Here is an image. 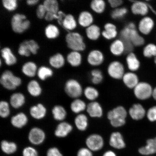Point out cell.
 Masks as SVG:
<instances>
[{
    "label": "cell",
    "mask_w": 156,
    "mask_h": 156,
    "mask_svg": "<svg viewBox=\"0 0 156 156\" xmlns=\"http://www.w3.org/2000/svg\"><path fill=\"white\" fill-rule=\"evenodd\" d=\"M128 112L124 106H118L109 111L107 118L113 127L119 128L126 123Z\"/></svg>",
    "instance_id": "cell-1"
},
{
    "label": "cell",
    "mask_w": 156,
    "mask_h": 156,
    "mask_svg": "<svg viewBox=\"0 0 156 156\" xmlns=\"http://www.w3.org/2000/svg\"><path fill=\"white\" fill-rule=\"evenodd\" d=\"M0 83L4 88L9 90H15L22 83L21 78L16 76L9 70H5L2 74Z\"/></svg>",
    "instance_id": "cell-2"
},
{
    "label": "cell",
    "mask_w": 156,
    "mask_h": 156,
    "mask_svg": "<svg viewBox=\"0 0 156 156\" xmlns=\"http://www.w3.org/2000/svg\"><path fill=\"white\" fill-rule=\"evenodd\" d=\"M66 41L68 47L73 51H83L86 48L83 37L77 32L68 33L66 36Z\"/></svg>",
    "instance_id": "cell-3"
},
{
    "label": "cell",
    "mask_w": 156,
    "mask_h": 156,
    "mask_svg": "<svg viewBox=\"0 0 156 156\" xmlns=\"http://www.w3.org/2000/svg\"><path fill=\"white\" fill-rule=\"evenodd\" d=\"M11 24L13 32L17 34H21L28 30L30 26V23L27 19L26 16L17 13L12 17Z\"/></svg>",
    "instance_id": "cell-4"
},
{
    "label": "cell",
    "mask_w": 156,
    "mask_h": 156,
    "mask_svg": "<svg viewBox=\"0 0 156 156\" xmlns=\"http://www.w3.org/2000/svg\"><path fill=\"white\" fill-rule=\"evenodd\" d=\"M64 91L68 96L74 99L79 98L83 91L81 83L75 79H70L66 82Z\"/></svg>",
    "instance_id": "cell-5"
},
{
    "label": "cell",
    "mask_w": 156,
    "mask_h": 156,
    "mask_svg": "<svg viewBox=\"0 0 156 156\" xmlns=\"http://www.w3.org/2000/svg\"><path fill=\"white\" fill-rule=\"evenodd\" d=\"M133 90L136 98L138 100L144 101L152 96L153 89L149 83L143 81L140 82Z\"/></svg>",
    "instance_id": "cell-6"
},
{
    "label": "cell",
    "mask_w": 156,
    "mask_h": 156,
    "mask_svg": "<svg viewBox=\"0 0 156 156\" xmlns=\"http://www.w3.org/2000/svg\"><path fill=\"white\" fill-rule=\"evenodd\" d=\"M39 48L38 44L35 40H26L20 44L18 52L21 56L29 57L31 54H36Z\"/></svg>",
    "instance_id": "cell-7"
},
{
    "label": "cell",
    "mask_w": 156,
    "mask_h": 156,
    "mask_svg": "<svg viewBox=\"0 0 156 156\" xmlns=\"http://www.w3.org/2000/svg\"><path fill=\"white\" fill-rule=\"evenodd\" d=\"M86 147L93 152L102 150L105 146V141L102 136L97 133L90 134L86 139Z\"/></svg>",
    "instance_id": "cell-8"
},
{
    "label": "cell",
    "mask_w": 156,
    "mask_h": 156,
    "mask_svg": "<svg viewBox=\"0 0 156 156\" xmlns=\"http://www.w3.org/2000/svg\"><path fill=\"white\" fill-rule=\"evenodd\" d=\"M46 134L44 130L38 127H34L29 131L28 139L33 145L38 146L43 144L46 140Z\"/></svg>",
    "instance_id": "cell-9"
},
{
    "label": "cell",
    "mask_w": 156,
    "mask_h": 156,
    "mask_svg": "<svg viewBox=\"0 0 156 156\" xmlns=\"http://www.w3.org/2000/svg\"><path fill=\"white\" fill-rule=\"evenodd\" d=\"M107 73L112 79L115 80L122 79L125 73L123 64L119 61H113L109 64L107 68Z\"/></svg>",
    "instance_id": "cell-10"
},
{
    "label": "cell",
    "mask_w": 156,
    "mask_h": 156,
    "mask_svg": "<svg viewBox=\"0 0 156 156\" xmlns=\"http://www.w3.org/2000/svg\"><path fill=\"white\" fill-rule=\"evenodd\" d=\"M129 31L130 41L134 47H140L145 44V40L138 33L133 23H130L126 25Z\"/></svg>",
    "instance_id": "cell-11"
},
{
    "label": "cell",
    "mask_w": 156,
    "mask_h": 156,
    "mask_svg": "<svg viewBox=\"0 0 156 156\" xmlns=\"http://www.w3.org/2000/svg\"><path fill=\"white\" fill-rule=\"evenodd\" d=\"M109 145L113 149L117 150H122L126 147V144L123 136L119 132L112 133L109 139Z\"/></svg>",
    "instance_id": "cell-12"
},
{
    "label": "cell",
    "mask_w": 156,
    "mask_h": 156,
    "mask_svg": "<svg viewBox=\"0 0 156 156\" xmlns=\"http://www.w3.org/2000/svg\"><path fill=\"white\" fill-rule=\"evenodd\" d=\"M155 26V22L151 17L145 16L140 21L138 30L142 34L148 35L151 32Z\"/></svg>",
    "instance_id": "cell-13"
},
{
    "label": "cell",
    "mask_w": 156,
    "mask_h": 156,
    "mask_svg": "<svg viewBox=\"0 0 156 156\" xmlns=\"http://www.w3.org/2000/svg\"><path fill=\"white\" fill-rule=\"evenodd\" d=\"M128 114L133 120L138 121L142 119L146 115L145 108L139 103L133 105L128 111Z\"/></svg>",
    "instance_id": "cell-14"
},
{
    "label": "cell",
    "mask_w": 156,
    "mask_h": 156,
    "mask_svg": "<svg viewBox=\"0 0 156 156\" xmlns=\"http://www.w3.org/2000/svg\"><path fill=\"white\" fill-rule=\"evenodd\" d=\"M73 127L69 123L62 122L56 126L54 131V135L58 138L67 137L73 131Z\"/></svg>",
    "instance_id": "cell-15"
},
{
    "label": "cell",
    "mask_w": 156,
    "mask_h": 156,
    "mask_svg": "<svg viewBox=\"0 0 156 156\" xmlns=\"http://www.w3.org/2000/svg\"><path fill=\"white\" fill-rule=\"evenodd\" d=\"M149 5L147 3L141 1L133 2L131 10L133 14L141 16H146L149 12Z\"/></svg>",
    "instance_id": "cell-16"
},
{
    "label": "cell",
    "mask_w": 156,
    "mask_h": 156,
    "mask_svg": "<svg viewBox=\"0 0 156 156\" xmlns=\"http://www.w3.org/2000/svg\"><path fill=\"white\" fill-rule=\"evenodd\" d=\"M87 112L92 118H100L103 115V110L100 103L96 101L90 102L87 105Z\"/></svg>",
    "instance_id": "cell-17"
},
{
    "label": "cell",
    "mask_w": 156,
    "mask_h": 156,
    "mask_svg": "<svg viewBox=\"0 0 156 156\" xmlns=\"http://www.w3.org/2000/svg\"><path fill=\"white\" fill-rule=\"evenodd\" d=\"M105 57L102 52L98 50H94L89 52L87 56L88 63L91 66L97 67L101 65L104 61Z\"/></svg>",
    "instance_id": "cell-18"
},
{
    "label": "cell",
    "mask_w": 156,
    "mask_h": 156,
    "mask_svg": "<svg viewBox=\"0 0 156 156\" xmlns=\"http://www.w3.org/2000/svg\"><path fill=\"white\" fill-rule=\"evenodd\" d=\"M29 113L33 118L37 120H40L45 117L47 113V110L44 105L39 103L30 107Z\"/></svg>",
    "instance_id": "cell-19"
},
{
    "label": "cell",
    "mask_w": 156,
    "mask_h": 156,
    "mask_svg": "<svg viewBox=\"0 0 156 156\" xmlns=\"http://www.w3.org/2000/svg\"><path fill=\"white\" fill-rule=\"evenodd\" d=\"M138 152L142 155H149L156 153V137L148 139L145 146L140 147Z\"/></svg>",
    "instance_id": "cell-20"
},
{
    "label": "cell",
    "mask_w": 156,
    "mask_h": 156,
    "mask_svg": "<svg viewBox=\"0 0 156 156\" xmlns=\"http://www.w3.org/2000/svg\"><path fill=\"white\" fill-rule=\"evenodd\" d=\"M122 80L124 85L129 89H133L140 82L137 75L132 72L125 73Z\"/></svg>",
    "instance_id": "cell-21"
},
{
    "label": "cell",
    "mask_w": 156,
    "mask_h": 156,
    "mask_svg": "<svg viewBox=\"0 0 156 156\" xmlns=\"http://www.w3.org/2000/svg\"><path fill=\"white\" fill-rule=\"evenodd\" d=\"M10 122L12 125L14 127L21 129L28 124V118L24 112H20L12 117Z\"/></svg>",
    "instance_id": "cell-22"
},
{
    "label": "cell",
    "mask_w": 156,
    "mask_h": 156,
    "mask_svg": "<svg viewBox=\"0 0 156 156\" xmlns=\"http://www.w3.org/2000/svg\"><path fill=\"white\" fill-rule=\"evenodd\" d=\"M26 102V98L22 93L16 92L13 94L10 98L9 104L15 109L22 107Z\"/></svg>",
    "instance_id": "cell-23"
},
{
    "label": "cell",
    "mask_w": 156,
    "mask_h": 156,
    "mask_svg": "<svg viewBox=\"0 0 156 156\" xmlns=\"http://www.w3.org/2000/svg\"><path fill=\"white\" fill-rule=\"evenodd\" d=\"M126 61L128 69L130 72L134 73L138 71L141 66L139 60L133 52L128 54L126 58Z\"/></svg>",
    "instance_id": "cell-24"
},
{
    "label": "cell",
    "mask_w": 156,
    "mask_h": 156,
    "mask_svg": "<svg viewBox=\"0 0 156 156\" xmlns=\"http://www.w3.org/2000/svg\"><path fill=\"white\" fill-rule=\"evenodd\" d=\"M120 39L124 43L125 47L126 52L128 54L133 52L134 46L130 41L129 31L126 26L121 31L120 34Z\"/></svg>",
    "instance_id": "cell-25"
},
{
    "label": "cell",
    "mask_w": 156,
    "mask_h": 156,
    "mask_svg": "<svg viewBox=\"0 0 156 156\" xmlns=\"http://www.w3.org/2000/svg\"><path fill=\"white\" fill-rule=\"evenodd\" d=\"M104 30L101 34L105 39L107 40H111L116 38L118 34L115 25L112 23H108L104 25Z\"/></svg>",
    "instance_id": "cell-26"
},
{
    "label": "cell",
    "mask_w": 156,
    "mask_h": 156,
    "mask_svg": "<svg viewBox=\"0 0 156 156\" xmlns=\"http://www.w3.org/2000/svg\"><path fill=\"white\" fill-rule=\"evenodd\" d=\"M76 128L81 132L86 130L89 126L88 118L87 115L81 113L77 115L74 119Z\"/></svg>",
    "instance_id": "cell-27"
},
{
    "label": "cell",
    "mask_w": 156,
    "mask_h": 156,
    "mask_svg": "<svg viewBox=\"0 0 156 156\" xmlns=\"http://www.w3.org/2000/svg\"><path fill=\"white\" fill-rule=\"evenodd\" d=\"M78 20L81 26L87 28L93 24L94 17L92 14L89 12L83 11L80 13Z\"/></svg>",
    "instance_id": "cell-28"
},
{
    "label": "cell",
    "mask_w": 156,
    "mask_h": 156,
    "mask_svg": "<svg viewBox=\"0 0 156 156\" xmlns=\"http://www.w3.org/2000/svg\"><path fill=\"white\" fill-rule=\"evenodd\" d=\"M110 51L113 55L119 56L126 52L125 47L124 43L120 39H117L111 44L110 47Z\"/></svg>",
    "instance_id": "cell-29"
},
{
    "label": "cell",
    "mask_w": 156,
    "mask_h": 156,
    "mask_svg": "<svg viewBox=\"0 0 156 156\" xmlns=\"http://www.w3.org/2000/svg\"><path fill=\"white\" fill-rule=\"evenodd\" d=\"M27 89L29 94L34 97L40 96L42 92L41 87L36 80H32L29 82L27 86Z\"/></svg>",
    "instance_id": "cell-30"
},
{
    "label": "cell",
    "mask_w": 156,
    "mask_h": 156,
    "mask_svg": "<svg viewBox=\"0 0 156 156\" xmlns=\"http://www.w3.org/2000/svg\"><path fill=\"white\" fill-rule=\"evenodd\" d=\"M1 147L2 151L8 155L13 154L18 149V146L15 142L6 140H3L1 142Z\"/></svg>",
    "instance_id": "cell-31"
},
{
    "label": "cell",
    "mask_w": 156,
    "mask_h": 156,
    "mask_svg": "<svg viewBox=\"0 0 156 156\" xmlns=\"http://www.w3.org/2000/svg\"><path fill=\"white\" fill-rule=\"evenodd\" d=\"M2 57L4 59L5 63L8 66L14 65L16 63L17 58L8 47H5L1 50Z\"/></svg>",
    "instance_id": "cell-32"
},
{
    "label": "cell",
    "mask_w": 156,
    "mask_h": 156,
    "mask_svg": "<svg viewBox=\"0 0 156 156\" xmlns=\"http://www.w3.org/2000/svg\"><path fill=\"white\" fill-rule=\"evenodd\" d=\"M52 116L55 120L57 121L63 122L67 116V113L66 109L61 105L55 106L52 110Z\"/></svg>",
    "instance_id": "cell-33"
},
{
    "label": "cell",
    "mask_w": 156,
    "mask_h": 156,
    "mask_svg": "<svg viewBox=\"0 0 156 156\" xmlns=\"http://www.w3.org/2000/svg\"><path fill=\"white\" fill-rule=\"evenodd\" d=\"M87 106V105L82 99H75L70 104V109L72 112L78 115L86 110Z\"/></svg>",
    "instance_id": "cell-34"
},
{
    "label": "cell",
    "mask_w": 156,
    "mask_h": 156,
    "mask_svg": "<svg viewBox=\"0 0 156 156\" xmlns=\"http://www.w3.org/2000/svg\"><path fill=\"white\" fill-rule=\"evenodd\" d=\"M85 32L88 38L91 41L98 40L102 33L99 27L95 24L91 25L86 28Z\"/></svg>",
    "instance_id": "cell-35"
},
{
    "label": "cell",
    "mask_w": 156,
    "mask_h": 156,
    "mask_svg": "<svg viewBox=\"0 0 156 156\" xmlns=\"http://www.w3.org/2000/svg\"><path fill=\"white\" fill-rule=\"evenodd\" d=\"M21 70L24 75L29 77H34L37 72L36 64L32 62H28L24 63Z\"/></svg>",
    "instance_id": "cell-36"
},
{
    "label": "cell",
    "mask_w": 156,
    "mask_h": 156,
    "mask_svg": "<svg viewBox=\"0 0 156 156\" xmlns=\"http://www.w3.org/2000/svg\"><path fill=\"white\" fill-rule=\"evenodd\" d=\"M68 63L73 67H78L81 65L82 57L80 52L72 51L67 56Z\"/></svg>",
    "instance_id": "cell-37"
},
{
    "label": "cell",
    "mask_w": 156,
    "mask_h": 156,
    "mask_svg": "<svg viewBox=\"0 0 156 156\" xmlns=\"http://www.w3.org/2000/svg\"><path fill=\"white\" fill-rule=\"evenodd\" d=\"M49 63L52 67L56 69H59L64 66L65 59L62 54L58 53L50 58Z\"/></svg>",
    "instance_id": "cell-38"
},
{
    "label": "cell",
    "mask_w": 156,
    "mask_h": 156,
    "mask_svg": "<svg viewBox=\"0 0 156 156\" xmlns=\"http://www.w3.org/2000/svg\"><path fill=\"white\" fill-rule=\"evenodd\" d=\"M83 93L86 98L91 102L96 101L99 95L98 89L92 86H88L83 90Z\"/></svg>",
    "instance_id": "cell-39"
},
{
    "label": "cell",
    "mask_w": 156,
    "mask_h": 156,
    "mask_svg": "<svg viewBox=\"0 0 156 156\" xmlns=\"http://www.w3.org/2000/svg\"><path fill=\"white\" fill-rule=\"evenodd\" d=\"M62 26L66 30L69 31L73 30L76 28V21L73 15L71 14L66 15L62 23Z\"/></svg>",
    "instance_id": "cell-40"
},
{
    "label": "cell",
    "mask_w": 156,
    "mask_h": 156,
    "mask_svg": "<svg viewBox=\"0 0 156 156\" xmlns=\"http://www.w3.org/2000/svg\"><path fill=\"white\" fill-rule=\"evenodd\" d=\"M90 7L94 12L98 14H101L105 11L106 4L103 0H93L90 3Z\"/></svg>",
    "instance_id": "cell-41"
},
{
    "label": "cell",
    "mask_w": 156,
    "mask_h": 156,
    "mask_svg": "<svg viewBox=\"0 0 156 156\" xmlns=\"http://www.w3.org/2000/svg\"><path fill=\"white\" fill-rule=\"evenodd\" d=\"M47 11L50 12L57 14L59 11V5L56 0H45L43 4Z\"/></svg>",
    "instance_id": "cell-42"
},
{
    "label": "cell",
    "mask_w": 156,
    "mask_h": 156,
    "mask_svg": "<svg viewBox=\"0 0 156 156\" xmlns=\"http://www.w3.org/2000/svg\"><path fill=\"white\" fill-rule=\"evenodd\" d=\"M59 30L57 27L53 24H49L45 29V34L49 39L57 38L59 35Z\"/></svg>",
    "instance_id": "cell-43"
},
{
    "label": "cell",
    "mask_w": 156,
    "mask_h": 156,
    "mask_svg": "<svg viewBox=\"0 0 156 156\" xmlns=\"http://www.w3.org/2000/svg\"><path fill=\"white\" fill-rule=\"evenodd\" d=\"M37 75L39 79L42 81H44L48 78L52 76L53 75V72L50 68L42 66L38 68Z\"/></svg>",
    "instance_id": "cell-44"
},
{
    "label": "cell",
    "mask_w": 156,
    "mask_h": 156,
    "mask_svg": "<svg viewBox=\"0 0 156 156\" xmlns=\"http://www.w3.org/2000/svg\"><path fill=\"white\" fill-rule=\"evenodd\" d=\"M143 54L146 58H155L156 56V45L153 43L146 45L143 49Z\"/></svg>",
    "instance_id": "cell-45"
},
{
    "label": "cell",
    "mask_w": 156,
    "mask_h": 156,
    "mask_svg": "<svg viewBox=\"0 0 156 156\" xmlns=\"http://www.w3.org/2000/svg\"><path fill=\"white\" fill-rule=\"evenodd\" d=\"M91 81L94 84L98 85L102 82L103 76L102 71L99 69H94L91 72Z\"/></svg>",
    "instance_id": "cell-46"
},
{
    "label": "cell",
    "mask_w": 156,
    "mask_h": 156,
    "mask_svg": "<svg viewBox=\"0 0 156 156\" xmlns=\"http://www.w3.org/2000/svg\"><path fill=\"white\" fill-rule=\"evenodd\" d=\"M128 11L126 7H119L115 9L111 12V16L114 20L122 19L127 14Z\"/></svg>",
    "instance_id": "cell-47"
},
{
    "label": "cell",
    "mask_w": 156,
    "mask_h": 156,
    "mask_svg": "<svg viewBox=\"0 0 156 156\" xmlns=\"http://www.w3.org/2000/svg\"><path fill=\"white\" fill-rule=\"evenodd\" d=\"M10 104L7 101H2L0 102V116L5 119L8 118L10 114Z\"/></svg>",
    "instance_id": "cell-48"
},
{
    "label": "cell",
    "mask_w": 156,
    "mask_h": 156,
    "mask_svg": "<svg viewBox=\"0 0 156 156\" xmlns=\"http://www.w3.org/2000/svg\"><path fill=\"white\" fill-rule=\"evenodd\" d=\"M2 4L3 7L9 11H14L17 7L16 0H3Z\"/></svg>",
    "instance_id": "cell-49"
},
{
    "label": "cell",
    "mask_w": 156,
    "mask_h": 156,
    "mask_svg": "<svg viewBox=\"0 0 156 156\" xmlns=\"http://www.w3.org/2000/svg\"><path fill=\"white\" fill-rule=\"evenodd\" d=\"M22 156H39L38 152L35 148L28 146L25 147L22 151Z\"/></svg>",
    "instance_id": "cell-50"
},
{
    "label": "cell",
    "mask_w": 156,
    "mask_h": 156,
    "mask_svg": "<svg viewBox=\"0 0 156 156\" xmlns=\"http://www.w3.org/2000/svg\"><path fill=\"white\" fill-rule=\"evenodd\" d=\"M146 116L150 122H156V106L150 108L146 112Z\"/></svg>",
    "instance_id": "cell-51"
},
{
    "label": "cell",
    "mask_w": 156,
    "mask_h": 156,
    "mask_svg": "<svg viewBox=\"0 0 156 156\" xmlns=\"http://www.w3.org/2000/svg\"><path fill=\"white\" fill-rule=\"evenodd\" d=\"M47 11L43 4L39 5L37 8L36 14L39 19H42L44 18Z\"/></svg>",
    "instance_id": "cell-52"
},
{
    "label": "cell",
    "mask_w": 156,
    "mask_h": 156,
    "mask_svg": "<svg viewBox=\"0 0 156 156\" xmlns=\"http://www.w3.org/2000/svg\"><path fill=\"white\" fill-rule=\"evenodd\" d=\"M93 153L87 147H83L78 150L76 156H94Z\"/></svg>",
    "instance_id": "cell-53"
},
{
    "label": "cell",
    "mask_w": 156,
    "mask_h": 156,
    "mask_svg": "<svg viewBox=\"0 0 156 156\" xmlns=\"http://www.w3.org/2000/svg\"><path fill=\"white\" fill-rule=\"evenodd\" d=\"M46 156H63V155L58 148L52 147L48 150Z\"/></svg>",
    "instance_id": "cell-54"
},
{
    "label": "cell",
    "mask_w": 156,
    "mask_h": 156,
    "mask_svg": "<svg viewBox=\"0 0 156 156\" xmlns=\"http://www.w3.org/2000/svg\"><path fill=\"white\" fill-rule=\"evenodd\" d=\"M108 2L110 6L114 9L120 7L123 2L122 0H109Z\"/></svg>",
    "instance_id": "cell-55"
},
{
    "label": "cell",
    "mask_w": 156,
    "mask_h": 156,
    "mask_svg": "<svg viewBox=\"0 0 156 156\" xmlns=\"http://www.w3.org/2000/svg\"><path fill=\"white\" fill-rule=\"evenodd\" d=\"M44 19L46 21H50L53 20L54 19H58L57 14H55L50 12H47Z\"/></svg>",
    "instance_id": "cell-56"
},
{
    "label": "cell",
    "mask_w": 156,
    "mask_h": 156,
    "mask_svg": "<svg viewBox=\"0 0 156 156\" xmlns=\"http://www.w3.org/2000/svg\"><path fill=\"white\" fill-rule=\"evenodd\" d=\"M66 15L62 11H59L58 13V19L57 21L59 25L62 26V23Z\"/></svg>",
    "instance_id": "cell-57"
},
{
    "label": "cell",
    "mask_w": 156,
    "mask_h": 156,
    "mask_svg": "<svg viewBox=\"0 0 156 156\" xmlns=\"http://www.w3.org/2000/svg\"><path fill=\"white\" fill-rule=\"evenodd\" d=\"M102 156H118V155L114 151L109 150L105 151Z\"/></svg>",
    "instance_id": "cell-58"
},
{
    "label": "cell",
    "mask_w": 156,
    "mask_h": 156,
    "mask_svg": "<svg viewBox=\"0 0 156 156\" xmlns=\"http://www.w3.org/2000/svg\"><path fill=\"white\" fill-rule=\"evenodd\" d=\"M39 2L38 0H28L26 3L28 5L33 6L37 5Z\"/></svg>",
    "instance_id": "cell-59"
},
{
    "label": "cell",
    "mask_w": 156,
    "mask_h": 156,
    "mask_svg": "<svg viewBox=\"0 0 156 156\" xmlns=\"http://www.w3.org/2000/svg\"><path fill=\"white\" fill-rule=\"evenodd\" d=\"M152 97H153L154 99L156 100V87L153 90Z\"/></svg>",
    "instance_id": "cell-60"
},
{
    "label": "cell",
    "mask_w": 156,
    "mask_h": 156,
    "mask_svg": "<svg viewBox=\"0 0 156 156\" xmlns=\"http://www.w3.org/2000/svg\"><path fill=\"white\" fill-rule=\"evenodd\" d=\"M154 63L156 66V56L155 58H154Z\"/></svg>",
    "instance_id": "cell-61"
}]
</instances>
